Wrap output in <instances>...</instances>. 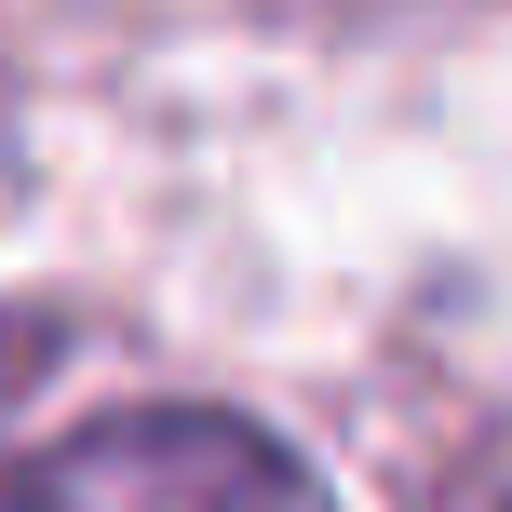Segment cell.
<instances>
[{"mask_svg": "<svg viewBox=\"0 0 512 512\" xmlns=\"http://www.w3.org/2000/svg\"><path fill=\"white\" fill-rule=\"evenodd\" d=\"M0 512H324V486L297 445H270L230 405H149L27 459Z\"/></svg>", "mask_w": 512, "mask_h": 512, "instance_id": "6da1fadb", "label": "cell"}]
</instances>
